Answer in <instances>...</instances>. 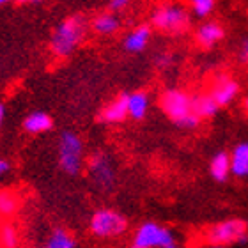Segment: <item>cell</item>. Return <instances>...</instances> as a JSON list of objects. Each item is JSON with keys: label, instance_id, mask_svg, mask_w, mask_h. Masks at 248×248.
I'll return each instance as SVG.
<instances>
[{"label": "cell", "instance_id": "obj_16", "mask_svg": "<svg viewBox=\"0 0 248 248\" xmlns=\"http://www.w3.org/2000/svg\"><path fill=\"white\" fill-rule=\"evenodd\" d=\"M218 107L215 103V99L207 94H195L191 96V114H195L199 119H209V117H215L218 114Z\"/></svg>", "mask_w": 248, "mask_h": 248}, {"label": "cell", "instance_id": "obj_20", "mask_svg": "<svg viewBox=\"0 0 248 248\" xmlns=\"http://www.w3.org/2000/svg\"><path fill=\"white\" fill-rule=\"evenodd\" d=\"M20 207V197L13 190H0V217H13Z\"/></svg>", "mask_w": 248, "mask_h": 248}, {"label": "cell", "instance_id": "obj_4", "mask_svg": "<svg viewBox=\"0 0 248 248\" xmlns=\"http://www.w3.org/2000/svg\"><path fill=\"white\" fill-rule=\"evenodd\" d=\"M190 13L177 4H165L151 13V25L161 32L181 34L190 27Z\"/></svg>", "mask_w": 248, "mask_h": 248}, {"label": "cell", "instance_id": "obj_26", "mask_svg": "<svg viewBox=\"0 0 248 248\" xmlns=\"http://www.w3.org/2000/svg\"><path fill=\"white\" fill-rule=\"evenodd\" d=\"M156 62H158V66H160V67L170 66V64H172V55H169V53H160V55L156 57Z\"/></svg>", "mask_w": 248, "mask_h": 248}, {"label": "cell", "instance_id": "obj_19", "mask_svg": "<svg viewBox=\"0 0 248 248\" xmlns=\"http://www.w3.org/2000/svg\"><path fill=\"white\" fill-rule=\"evenodd\" d=\"M43 248H77V239L66 229H55Z\"/></svg>", "mask_w": 248, "mask_h": 248}, {"label": "cell", "instance_id": "obj_9", "mask_svg": "<svg viewBox=\"0 0 248 248\" xmlns=\"http://www.w3.org/2000/svg\"><path fill=\"white\" fill-rule=\"evenodd\" d=\"M238 94H239V82H236L229 75H220L213 82L209 96L215 99V103L218 107H227V105H231L234 99L238 98Z\"/></svg>", "mask_w": 248, "mask_h": 248}, {"label": "cell", "instance_id": "obj_14", "mask_svg": "<svg viewBox=\"0 0 248 248\" xmlns=\"http://www.w3.org/2000/svg\"><path fill=\"white\" fill-rule=\"evenodd\" d=\"M151 107V98L145 91L128 93V117L133 121H142Z\"/></svg>", "mask_w": 248, "mask_h": 248}, {"label": "cell", "instance_id": "obj_8", "mask_svg": "<svg viewBox=\"0 0 248 248\" xmlns=\"http://www.w3.org/2000/svg\"><path fill=\"white\" fill-rule=\"evenodd\" d=\"M161 112L174 124L191 114V96L183 89H167L160 98Z\"/></svg>", "mask_w": 248, "mask_h": 248}, {"label": "cell", "instance_id": "obj_17", "mask_svg": "<svg viewBox=\"0 0 248 248\" xmlns=\"http://www.w3.org/2000/svg\"><path fill=\"white\" fill-rule=\"evenodd\" d=\"M53 128V119L52 115L46 112H32L23 119V129L31 135H39L46 133Z\"/></svg>", "mask_w": 248, "mask_h": 248}, {"label": "cell", "instance_id": "obj_22", "mask_svg": "<svg viewBox=\"0 0 248 248\" xmlns=\"http://www.w3.org/2000/svg\"><path fill=\"white\" fill-rule=\"evenodd\" d=\"M215 5H217L215 0H193L190 4V7H191V13L197 18H207L215 11Z\"/></svg>", "mask_w": 248, "mask_h": 248}, {"label": "cell", "instance_id": "obj_13", "mask_svg": "<svg viewBox=\"0 0 248 248\" xmlns=\"http://www.w3.org/2000/svg\"><path fill=\"white\" fill-rule=\"evenodd\" d=\"M91 29L99 36H114L115 32H119L121 29V18L115 13L110 11H103L98 13L91 21Z\"/></svg>", "mask_w": 248, "mask_h": 248}, {"label": "cell", "instance_id": "obj_25", "mask_svg": "<svg viewBox=\"0 0 248 248\" xmlns=\"http://www.w3.org/2000/svg\"><path fill=\"white\" fill-rule=\"evenodd\" d=\"M238 59L243 62V64H248V37H247V39H243V41H241V45H239Z\"/></svg>", "mask_w": 248, "mask_h": 248}, {"label": "cell", "instance_id": "obj_33", "mask_svg": "<svg viewBox=\"0 0 248 248\" xmlns=\"http://www.w3.org/2000/svg\"><path fill=\"white\" fill-rule=\"evenodd\" d=\"M129 248H135V247H129Z\"/></svg>", "mask_w": 248, "mask_h": 248}, {"label": "cell", "instance_id": "obj_5", "mask_svg": "<svg viewBox=\"0 0 248 248\" xmlns=\"http://www.w3.org/2000/svg\"><path fill=\"white\" fill-rule=\"evenodd\" d=\"M176 243V236L172 229L165 227L158 222L147 220L137 227L133 234L131 247L135 248H167Z\"/></svg>", "mask_w": 248, "mask_h": 248}, {"label": "cell", "instance_id": "obj_3", "mask_svg": "<svg viewBox=\"0 0 248 248\" xmlns=\"http://www.w3.org/2000/svg\"><path fill=\"white\" fill-rule=\"evenodd\" d=\"M59 165L67 176H78L83 169V145L82 137L75 131H62L59 139Z\"/></svg>", "mask_w": 248, "mask_h": 248}, {"label": "cell", "instance_id": "obj_32", "mask_svg": "<svg viewBox=\"0 0 248 248\" xmlns=\"http://www.w3.org/2000/svg\"><path fill=\"white\" fill-rule=\"evenodd\" d=\"M2 4H4V2H2V0H0V5H2Z\"/></svg>", "mask_w": 248, "mask_h": 248}, {"label": "cell", "instance_id": "obj_18", "mask_svg": "<svg viewBox=\"0 0 248 248\" xmlns=\"http://www.w3.org/2000/svg\"><path fill=\"white\" fill-rule=\"evenodd\" d=\"M231 155V174L236 177H248V142H241Z\"/></svg>", "mask_w": 248, "mask_h": 248}, {"label": "cell", "instance_id": "obj_15", "mask_svg": "<svg viewBox=\"0 0 248 248\" xmlns=\"http://www.w3.org/2000/svg\"><path fill=\"white\" fill-rule=\"evenodd\" d=\"M209 174L217 183H225L231 176V155L227 151H218L209 160Z\"/></svg>", "mask_w": 248, "mask_h": 248}, {"label": "cell", "instance_id": "obj_27", "mask_svg": "<svg viewBox=\"0 0 248 248\" xmlns=\"http://www.w3.org/2000/svg\"><path fill=\"white\" fill-rule=\"evenodd\" d=\"M7 170H9V163H7L5 160H2V158H0V176H4V174H5Z\"/></svg>", "mask_w": 248, "mask_h": 248}, {"label": "cell", "instance_id": "obj_31", "mask_svg": "<svg viewBox=\"0 0 248 248\" xmlns=\"http://www.w3.org/2000/svg\"><path fill=\"white\" fill-rule=\"evenodd\" d=\"M167 248H185V247H181V245L174 243V245H170V247H167Z\"/></svg>", "mask_w": 248, "mask_h": 248}, {"label": "cell", "instance_id": "obj_10", "mask_svg": "<svg viewBox=\"0 0 248 248\" xmlns=\"http://www.w3.org/2000/svg\"><path fill=\"white\" fill-rule=\"evenodd\" d=\"M153 36V29L147 23H140V25L133 27L131 31L124 36L123 39V48L128 53H140L144 52Z\"/></svg>", "mask_w": 248, "mask_h": 248}, {"label": "cell", "instance_id": "obj_12", "mask_svg": "<svg viewBox=\"0 0 248 248\" xmlns=\"http://www.w3.org/2000/svg\"><path fill=\"white\" fill-rule=\"evenodd\" d=\"M225 37V29L218 21H206L195 32V41L202 48H213Z\"/></svg>", "mask_w": 248, "mask_h": 248}, {"label": "cell", "instance_id": "obj_7", "mask_svg": "<svg viewBox=\"0 0 248 248\" xmlns=\"http://www.w3.org/2000/svg\"><path fill=\"white\" fill-rule=\"evenodd\" d=\"M89 176L101 191H112L117 185V169L107 153H96L91 156Z\"/></svg>", "mask_w": 248, "mask_h": 248}, {"label": "cell", "instance_id": "obj_2", "mask_svg": "<svg viewBox=\"0 0 248 248\" xmlns=\"http://www.w3.org/2000/svg\"><path fill=\"white\" fill-rule=\"evenodd\" d=\"M89 231L98 239H114L128 231V218L112 207H99L89 220Z\"/></svg>", "mask_w": 248, "mask_h": 248}, {"label": "cell", "instance_id": "obj_28", "mask_svg": "<svg viewBox=\"0 0 248 248\" xmlns=\"http://www.w3.org/2000/svg\"><path fill=\"white\" fill-rule=\"evenodd\" d=\"M4 117H5V107L0 103V126H2V123H4Z\"/></svg>", "mask_w": 248, "mask_h": 248}, {"label": "cell", "instance_id": "obj_11", "mask_svg": "<svg viewBox=\"0 0 248 248\" xmlns=\"http://www.w3.org/2000/svg\"><path fill=\"white\" fill-rule=\"evenodd\" d=\"M126 119H128V93H123L112 99L99 114V121L105 124H119Z\"/></svg>", "mask_w": 248, "mask_h": 248}, {"label": "cell", "instance_id": "obj_24", "mask_svg": "<svg viewBox=\"0 0 248 248\" xmlns=\"http://www.w3.org/2000/svg\"><path fill=\"white\" fill-rule=\"evenodd\" d=\"M129 5V2L128 0H110L108 2V11L110 13H119V11H124L126 7Z\"/></svg>", "mask_w": 248, "mask_h": 248}, {"label": "cell", "instance_id": "obj_1", "mask_svg": "<svg viewBox=\"0 0 248 248\" xmlns=\"http://www.w3.org/2000/svg\"><path fill=\"white\" fill-rule=\"evenodd\" d=\"M87 34V18L83 15L66 16L57 27L53 29L50 37V50L55 57H69L83 41Z\"/></svg>", "mask_w": 248, "mask_h": 248}, {"label": "cell", "instance_id": "obj_6", "mask_svg": "<svg viewBox=\"0 0 248 248\" xmlns=\"http://www.w3.org/2000/svg\"><path fill=\"white\" fill-rule=\"evenodd\" d=\"M206 239L209 245H222V247H227L231 243L247 245V223L243 220H239V218H229V220L218 222L206 231Z\"/></svg>", "mask_w": 248, "mask_h": 248}, {"label": "cell", "instance_id": "obj_21", "mask_svg": "<svg viewBox=\"0 0 248 248\" xmlns=\"http://www.w3.org/2000/svg\"><path fill=\"white\" fill-rule=\"evenodd\" d=\"M0 248H20V234L13 223L0 225Z\"/></svg>", "mask_w": 248, "mask_h": 248}, {"label": "cell", "instance_id": "obj_23", "mask_svg": "<svg viewBox=\"0 0 248 248\" xmlns=\"http://www.w3.org/2000/svg\"><path fill=\"white\" fill-rule=\"evenodd\" d=\"M199 124H201V119H199L195 114H190L188 117H185L183 121H179L176 126H179V128H183V129H195Z\"/></svg>", "mask_w": 248, "mask_h": 248}, {"label": "cell", "instance_id": "obj_30", "mask_svg": "<svg viewBox=\"0 0 248 248\" xmlns=\"http://www.w3.org/2000/svg\"><path fill=\"white\" fill-rule=\"evenodd\" d=\"M209 248H229V247H222V245H209Z\"/></svg>", "mask_w": 248, "mask_h": 248}, {"label": "cell", "instance_id": "obj_29", "mask_svg": "<svg viewBox=\"0 0 248 248\" xmlns=\"http://www.w3.org/2000/svg\"><path fill=\"white\" fill-rule=\"evenodd\" d=\"M243 108H245V112L248 114V96L245 98V101H243Z\"/></svg>", "mask_w": 248, "mask_h": 248}]
</instances>
